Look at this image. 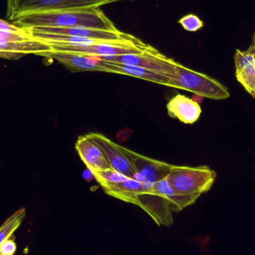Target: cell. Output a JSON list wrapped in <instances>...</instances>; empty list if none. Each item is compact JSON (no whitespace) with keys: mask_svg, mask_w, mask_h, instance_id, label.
<instances>
[{"mask_svg":"<svg viewBox=\"0 0 255 255\" xmlns=\"http://www.w3.org/2000/svg\"><path fill=\"white\" fill-rule=\"evenodd\" d=\"M154 189L168 201L173 212L183 211L184 208L193 205L199 199L196 196H185L175 191L169 185L166 178L156 182Z\"/></svg>","mask_w":255,"mask_h":255,"instance_id":"17","label":"cell"},{"mask_svg":"<svg viewBox=\"0 0 255 255\" xmlns=\"http://www.w3.org/2000/svg\"><path fill=\"white\" fill-rule=\"evenodd\" d=\"M168 115L185 124H193L200 118L202 109L199 103L182 94H177L166 105Z\"/></svg>","mask_w":255,"mask_h":255,"instance_id":"13","label":"cell"},{"mask_svg":"<svg viewBox=\"0 0 255 255\" xmlns=\"http://www.w3.org/2000/svg\"><path fill=\"white\" fill-rule=\"evenodd\" d=\"M101 187L106 194L126 203L134 205L143 192L142 183L132 178L116 184L102 186Z\"/></svg>","mask_w":255,"mask_h":255,"instance_id":"16","label":"cell"},{"mask_svg":"<svg viewBox=\"0 0 255 255\" xmlns=\"http://www.w3.org/2000/svg\"><path fill=\"white\" fill-rule=\"evenodd\" d=\"M255 33L254 36H253V43H252V45H255Z\"/></svg>","mask_w":255,"mask_h":255,"instance_id":"25","label":"cell"},{"mask_svg":"<svg viewBox=\"0 0 255 255\" xmlns=\"http://www.w3.org/2000/svg\"><path fill=\"white\" fill-rule=\"evenodd\" d=\"M117 146L130 162L135 170L143 176L144 181L155 184L160 180L166 178L173 167L174 165L148 158L118 144H117Z\"/></svg>","mask_w":255,"mask_h":255,"instance_id":"9","label":"cell"},{"mask_svg":"<svg viewBox=\"0 0 255 255\" xmlns=\"http://www.w3.org/2000/svg\"><path fill=\"white\" fill-rule=\"evenodd\" d=\"M169 87L190 91L212 100H226L230 97L227 87L217 79L187 68L178 62L175 73L171 77Z\"/></svg>","mask_w":255,"mask_h":255,"instance_id":"2","label":"cell"},{"mask_svg":"<svg viewBox=\"0 0 255 255\" xmlns=\"http://www.w3.org/2000/svg\"><path fill=\"white\" fill-rule=\"evenodd\" d=\"M235 60L237 80L255 99V54L237 49Z\"/></svg>","mask_w":255,"mask_h":255,"instance_id":"14","label":"cell"},{"mask_svg":"<svg viewBox=\"0 0 255 255\" xmlns=\"http://www.w3.org/2000/svg\"><path fill=\"white\" fill-rule=\"evenodd\" d=\"M31 31L52 34H64L72 37H83V38L94 39L103 41H119L130 39L132 35L122 31H107V30L94 29V28H82V27H47L37 26L26 28Z\"/></svg>","mask_w":255,"mask_h":255,"instance_id":"11","label":"cell"},{"mask_svg":"<svg viewBox=\"0 0 255 255\" xmlns=\"http://www.w3.org/2000/svg\"><path fill=\"white\" fill-rule=\"evenodd\" d=\"M91 171L92 172L96 181L98 182V184H100L101 187L107 185V184L122 182L129 178L126 175H123L122 173H120L112 169Z\"/></svg>","mask_w":255,"mask_h":255,"instance_id":"19","label":"cell"},{"mask_svg":"<svg viewBox=\"0 0 255 255\" xmlns=\"http://www.w3.org/2000/svg\"><path fill=\"white\" fill-rule=\"evenodd\" d=\"M101 59L118 64L137 66L149 69L163 73L170 77V79L175 73L176 66V61L165 56L150 45H148L145 50L139 53L103 56L101 57Z\"/></svg>","mask_w":255,"mask_h":255,"instance_id":"6","label":"cell"},{"mask_svg":"<svg viewBox=\"0 0 255 255\" xmlns=\"http://www.w3.org/2000/svg\"><path fill=\"white\" fill-rule=\"evenodd\" d=\"M166 178L171 187L178 193L199 198L211 190L217 173L207 166H173Z\"/></svg>","mask_w":255,"mask_h":255,"instance_id":"3","label":"cell"},{"mask_svg":"<svg viewBox=\"0 0 255 255\" xmlns=\"http://www.w3.org/2000/svg\"><path fill=\"white\" fill-rule=\"evenodd\" d=\"M25 216H26L25 208H21L20 209L13 213L0 226V246L4 241L13 236V233L20 227L24 219L25 218Z\"/></svg>","mask_w":255,"mask_h":255,"instance_id":"18","label":"cell"},{"mask_svg":"<svg viewBox=\"0 0 255 255\" xmlns=\"http://www.w3.org/2000/svg\"><path fill=\"white\" fill-rule=\"evenodd\" d=\"M248 50L255 54V44L251 45V46H250V49H249Z\"/></svg>","mask_w":255,"mask_h":255,"instance_id":"24","label":"cell"},{"mask_svg":"<svg viewBox=\"0 0 255 255\" xmlns=\"http://www.w3.org/2000/svg\"><path fill=\"white\" fill-rule=\"evenodd\" d=\"M142 184L143 192L136 202V206L145 211L157 226H172L173 211L168 201L156 191L153 183L144 181Z\"/></svg>","mask_w":255,"mask_h":255,"instance_id":"7","label":"cell"},{"mask_svg":"<svg viewBox=\"0 0 255 255\" xmlns=\"http://www.w3.org/2000/svg\"><path fill=\"white\" fill-rule=\"evenodd\" d=\"M85 136L101 148L112 169L122 173L128 178L143 182V176L135 170L127 157L118 149L115 142L100 133H88Z\"/></svg>","mask_w":255,"mask_h":255,"instance_id":"8","label":"cell"},{"mask_svg":"<svg viewBox=\"0 0 255 255\" xmlns=\"http://www.w3.org/2000/svg\"><path fill=\"white\" fill-rule=\"evenodd\" d=\"M16 251V244L13 236L0 246V255H13Z\"/></svg>","mask_w":255,"mask_h":255,"instance_id":"21","label":"cell"},{"mask_svg":"<svg viewBox=\"0 0 255 255\" xmlns=\"http://www.w3.org/2000/svg\"><path fill=\"white\" fill-rule=\"evenodd\" d=\"M178 23L182 25L183 28L188 31H197L204 26V22L199 16L190 13L183 16L178 20Z\"/></svg>","mask_w":255,"mask_h":255,"instance_id":"20","label":"cell"},{"mask_svg":"<svg viewBox=\"0 0 255 255\" xmlns=\"http://www.w3.org/2000/svg\"><path fill=\"white\" fill-rule=\"evenodd\" d=\"M100 61L109 70V73L127 75V76H133V77L169 87L170 77L160 72L154 71V70L142 67H137V66L118 64V63L105 61L103 59Z\"/></svg>","mask_w":255,"mask_h":255,"instance_id":"15","label":"cell"},{"mask_svg":"<svg viewBox=\"0 0 255 255\" xmlns=\"http://www.w3.org/2000/svg\"><path fill=\"white\" fill-rule=\"evenodd\" d=\"M148 45L132 36L128 40L103 41L90 45H51V50L64 51L103 57L128 53H139L145 50Z\"/></svg>","mask_w":255,"mask_h":255,"instance_id":"5","label":"cell"},{"mask_svg":"<svg viewBox=\"0 0 255 255\" xmlns=\"http://www.w3.org/2000/svg\"><path fill=\"white\" fill-rule=\"evenodd\" d=\"M118 1L124 0H7L6 18L12 22L28 13L100 7Z\"/></svg>","mask_w":255,"mask_h":255,"instance_id":"4","label":"cell"},{"mask_svg":"<svg viewBox=\"0 0 255 255\" xmlns=\"http://www.w3.org/2000/svg\"><path fill=\"white\" fill-rule=\"evenodd\" d=\"M37 55L53 58L71 71H100L107 72L109 70L101 63V57L97 55H87L76 52L64 51L49 50L41 52Z\"/></svg>","mask_w":255,"mask_h":255,"instance_id":"10","label":"cell"},{"mask_svg":"<svg viewBox=\"0 0 255 255\" xmlns=\"http://www.w3.org/2000/svg\"><path fill=\"white\" fill-rule=\"evenodd\" d=\"M83 178L84 179L88 181V182H90V181H92L93 179H95L92 172H91L89 169H88V168H87L86 170L83 172Z\"/></svg>","mask_w":255,"mask_h":255,"instance_id":"23","label":"cell"},{"mask_svg":"<svg viewBox=\"0 0 255 255\" xmlns=\"http://www.w3.org/2000/svg\"><path fill=\"white\" fill-rule=\"evenodd\" d=\"M0 30H6V31H24L25 28L15 25L14 24L10 23L5 20L0 19Z\"/></svg>","mask_w":255,"mask_h":255,"instance_id":"22","label":"cell"},{"mask_svg":"<svg viewBox=\"0 0 255 255\" xmlns=\"http://www.w3.org/2000/svg\"><path fill=\"white\" fill-rule=\"evenodd\" d=\"M12 23L24 28L37 26L82 27L107 31L118 30L100 7L28 13L16 18Z\"/></svg>","mask_w":255,"mask_h":255,"instance_id":"1","label":"cell"},{"mask_svg":"<svg viewBox=\"0 0 255 255\" xmlns=\"http://www.w3.org/2000/svg\"><path fill=\"white\" fill-rule=\"evenodd\" d=\"M75 147L81 160L90 170L112 169L101 148L85 135L79 136Z\"/></svg>","mask_w":255,"mask_h":255,"instance_id":"12","label":"cell"}]
</instances>
